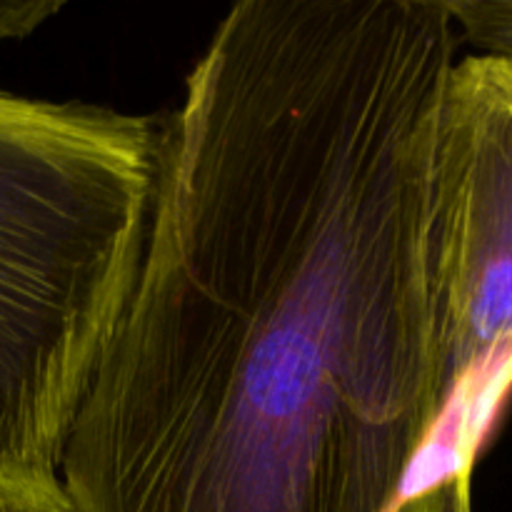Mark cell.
<instances>
[{
  "label": "cell",
  "mask_w": 512,
  "mask_h": 512,
  "mask_svg": "<svg viewBox=\"0 0 512 512\" xmlns=\"http://www.w3.org/2000/svg\"><path fill=\"white\" fill-rule=\"evenodd\" d=\"M458 38L483 50L512 60V0H445Z\"/></svg>",
  "instance_id": "cell-4"
},
{
  "label": "cell",
  "mask_w": 512,
  "mask_h": 512,
  "mask_svg": "<svg viewBox=\"0 0 512 512\" xmlns=\"http://www.w3.org/2000/svg\"><path fill=\"white\" fill-rule=\"evenodd\" d=\"M0 512H75L58 473L0 463Z\"/></svg>",
  "instance_id": "cell-5"
},
{
  "label": "cell",
  "mask_w": 512,
  "mask_h": 512,
  "mask_svg": "<svg viewBox=\"0 0 512 512\" xmlns=\"http://www.w3.org/2000/svg\"><path fill=\"white\" fill-rule=\"evenodd\" d=\"M433 210L448 403L465 380L512 360V60L480 53L450 68Z\"/></svg>",
  "instance_id": "cell-3"
},
{
  "label": "cell",
  "mask_w": 512,
  "mask_h": 512,
  "mask_svg": "<svg viewBox=\"0 0 512 512\" xmlns=\"http://www.w3.org/2000/svg\"><path fill=\"white\" fill-rule=\"evenodd\" d=\"M445 0H243L160 120L133 290L65 445L75 512H473L445 408Z\"/></svg>",
  "instance_id": "cell-1"
},
{
  "label": "cell",
  "mask_w": 512,
  "mask_h": 512,
  "mask_svg": "<svg viewBox=\"0 0 512 512\" xmlns=\"http://www.w3.org/2000/svg\"><path fill=\"white\" fill-rule=\"evenodd\" d=\"M160 120L0 90V463L58 473L148 238Z\"/></svg>",
  "instance_id": "cell-2"
}]
</instances>
